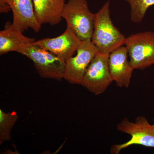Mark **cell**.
I'll return each mask as SVG.
<instances>
[{
    "instance_id": "12",
    "label": "cell",
    "mask_w": 154,
    "mask_h": 154,
    "mask_svg": "<svg viewBox=\"0 0 154 154\" xmlns=\"http://www.w3.org/2000/svg\"><path fill=\"white\" fill-rule=\"evenodd\" d=\"M23 32L12 25L0 31V54L18 51L22 45L35 41L23 35Z\"/></svg>"
},
{
    "instance_id": "4",
    "label": "cell",
    "mask_w": 154,
    "mask_h": 154,
    "mask_svg": "<svg viewBox=\"0 0 154 154\" xmlns=\"http://www.w3.org/2000/svg\"><path fill=\"white\" fill-rule=\"evenodd\" d=\"M62 17L82 41L91 40L94 30V17L87 0H68Z\"/></svg>"
},
{
    "instance_id": "9",
    "label": "cell",
    "mask_w": 154,
    "mask_h": 154,
    "mask_svg": "<svg viewBox=\"0 0 154 154\" xmlns=\"http://www.w3.org/2000/svg\"><path fill=\"white\" fill-rule=\"evenodd\" d=\"M128 51L125 45L109 54L108 64L110 75L119 88H128L134 69L128 59Z\"/></svg>"
},
{
    "instance_id": "11",
    "label": "cell",
    "mask_w": 154,
    "mask_h": 154,
    "mask_svg": "<svg viewBox=\"0 0 154 154\" xmlns=\"http://www.w3.org/2000/svg\"><path fill=\"white\" fill-rule=\"evenodd\" d=\"M36 19L41 25H57L63 19L65 0H32Z\"/></svg>"
},
{
    "instance_id": "5",
    "label": "cell",
    "mask_w": 154,
    "mask_h": 154,
    "mask_svg": "<svg viewBox=\"0 0 154 154\" xmlns=\"http://www.w3.org/2000/svg\"><path fill=\"white\" fill-rule=\"evenodd\" d=\"M130 62L134 69L143 70L154 65V32L148 31L127 37Z\"/></svg>"
},
{
    "instance_id": "10",
    "label": "cell",
    "mask_w": 154,
    "mask_h": 154,
    "mask_svg": "<svg viewBox=\"0 0 154 154\" xmlns=\"http://www.w3.org/2000/svg\"><path fill=\"white\" fill-rule=\"evenodd\" d=\"M10 6L13 15L12 25L24 32L31 28L39 32L41 25L36 19L32 0H0Z\"/></svg>"
},
{
    "instance_id": "8",
    "label": "cell",
    "mask_w": 154,
    "mask_h": 154,
    "mask_svg": "<svg viewBox=\"0 0 154 154\" xmlns=\"http://www.w3.org/2000/svg\"><path fill=\"white\" fill-rule=\"evenodd\" d=\"M81 42L72 30L67 26L65 31L60 36L42 38L33 43L66 61L76 52Z\"/></svg>"
},
{
    "instance_id": "14",
    "label": "cell",
    "mask_w": 154,
    "mask_h": 154,
    "mask_svg": "<svg viewBox=\"0 0 154 154\" xmlns=\"http://www.w3.org/2000/svg\"><path fill=\"white\" fill-rule=\"evenodd\" d=\"M131 8V20L139 23L142 21L147 10L154 5V0H125Z\"/></svg>"
},
{
    "instance_id": "2",
    "label": "cell",
    "mask_w": 154,
    "mask_h": 154,
    "mask_svg": "<svg viewBox=\"0 0 154 154\" xmlns=\"http://www.w3.org/2000/svg\"><path fill=\"white\" fill-rule=\"evenodd\" d=\"M33 42L24 44L17 52L32 61L42 78L59 81L63 79L65 61L39 47Z\"/></svg>"
},
{
    "instance_id": "1",
    "label": "cell",
    "mask_w": 154,
    "mask_h": 154,
    "mask_svg": "<svg viewBox=\"0 0 154 154\" xmlns=\"http://www.w3.org/2000/svg\"><path fill=\"white\" fill-rule=\"evenodd\" d=\"M126 38L111 20L110 2L108 1L95 14L91 41L99 52L109 54L116 48L125 45Z\"/></svg>"
},
{
    "instance_id": "13",
    "label": "cell",
    "mask_w": 154,
    "mask_h": 154,
    "mask_svg": "<svg viewBox=\"0 0 154 154\" xmlns=\"http://www.w3.org/2000/svg\"><path fill=\"white\" fill-rule=\"evenodd\" d=\"M18 119L15 112L5 113L0 109V144L11 139V130Z\"/></svg>"
},
{
    "instance_id": "15",
    "label": "cell",
    "mask_w": 154,
    "mask_h": 154,
    "mask_svg": "<svg viewBox=\"0 0 154 154\" xmlns=\"http://www.w3.org/2000/svg\"><path fill=\"white\" fill-rule=\"evenodd\" d=\"M11 10V8L7 3L0 1V12L1 13H7Z\"/></svg>"
},
{
    "instance_id": "3",
    "label": "cell",
    "mask_w": 154,
    "mask_h": 154,
    "mask_svg": "<svg viewBox=\"0 0 154 154\" xmlns=\"http://www.w3.org/2000/svg\"><path fill=\"white\" fill-rule=\"evenodd\" d=\"M119 132L129 135L130 139L124 143L111 146L110 153L119 154L120 152L133 145H140L154 148V119L151 124L145 116H138L134 121L123 119L116 126Z\"/></svg>"
},
{
    "instance_id": "6",
    "label": "cell",
    "mask_w": 154,
    "mask_h": 154,
    "mask_svg": "<svg viewBox=\"0 0 154 154\" xmlns=\"http://www.w3.org/2000/svg\"><path fill=\"white\" fill-rule=\"evenodd\" d=\"M109 55L99 51L96 54L88 67L81 84L96 96L105 93L113 82L109 69Z\"/></svg>"
},
{
    "instance_id": "7",
    "label": "cell",
    "mask_w": 154,
    "mask_h": 154,
    "mask_svg": "<svg viewBox=\"0 0 154 154\" xmlns=\"http://www.w3.org/2000/svg\"><path fill=\"white\" fill-rule=\"evenodd\" d=\"M99 52L91 40L82 41L76 55L65 61L63 79L70 84L81 85L88 67Z\"/></svg>"
}]
</instances>
